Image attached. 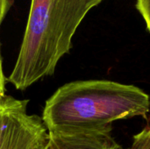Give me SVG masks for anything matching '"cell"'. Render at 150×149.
<instances>
[{
  "label": "cell",
  "instance_id": "cell-1",
  "mask_svg": "<svg viewBox=\"0 0 150 149\" xmlns=\"http://www.w3.org/2000/svg\"><path fill=\"white\" fill-rule=\"evenodd\" d=\"M149 96L142 89L108 80L76 81L60 87L46 102L42 121L48 133L112 130L114 121L146 117Z\"/></svg>",
  "mask_w": 150,
  "mask_h": 149
},
{
  "label": "cell",
  "instance_id": "cell-2",
  "mask_svg": "<svg viewBox=\"0 0 150 149\" xmlns=\"http://www.w3.org/2000/svg\"><path fill=\"white\" fill-rule=\"evenodd\" d=\"M105 0H31L24 38L7 81L24 90L52 76L88 12Z\"/></svg>",
  "mask_w": 150,
  "mask_h": 149
},
{
  "label": "cell",
  "instance_id": "cell-3",
  "mask_svg": "<svg viewBox=\"0 0 150 149\" xmlns=\"http://www.w3.org/2000/svg\"><path fill=\"white\" fill-rule=\"evenodd\" d=\"M28 100L11 96L0 102V149H40L48 133L38 115L27 112Z\"/></svg>",
  "mask_w": 150,
  "mask_h": 149
},
{
  "label": "cell",
  "instance_id": "cell-4",
  "mask_svg": "<svg viewBox=\"0 0 150 149\" xmlns=\"http://www.w3.org/2000/svg\"><path fill=\"white\" fill-rule=\"evenodd\" d=\"M48 149H123L112 136V131L74 134H48Z\"/></svg>",
  "mask_w": 150,
  "mask_h": 149
},
{
  "label": "cell",
  "instance_id": "cell-5",
  "mask_svg": "<svg viewBox=\"0 0 150 149\" xmlns=\"http://www.w3.org/2000/svg\"><path fill=\"white\" fill-rule=\"evenodd\" d=\"M126 149H150V126L134 135L132 145Z\"/></svg>",
  "mask_w": 150,
  "mask_h": 149
},
{
  "label": "cell",
  "instance_id": "cell-6",
  "mask_svg": "<svg viewBox=\"0 0 150 149\" xmlns=\"http://www.w3.org/2000/svg\"><path fill=\"white\" fill-rule=\"evenodd\" d=\"M135 7L146 23L147 29L150 32V0H135Z\"/></svg>",
  "mask_w": 150,
  "mask_h": 149
},
{
  "label": "cell",
  "instance_id": "cell-7",
  "mask_svg": "<svg viewBox=\"0 0 150 149\" xmlns=\"http://www.w3.org/2000/svg\"><path fill=\"white\" fill-rule=\"evenodd\" d=\"M13 0H0V25L4 19L10 7L11 6Z\"/></svg>",
  "mask_w": 150,
  "mask_h": 149
},
{
  "label": "cell",
  "instance_id": "cell-8",
  "mask_svg": "<svg viewBox=\"0 0 150 149\" xmlns=\"http://www.w3.org/2000/svg\"><path fill=\"white\" fill-rule=\"evenodd\" d=\"M5 76L3 72V66H2V57H1V51H0V102L5 97Z\"/></svg>",
  "mask_w": 150,
  "mask_h": 149
},
{
  "label": "cell",
  "instance_id": "cell-9",
  "mask_svg": "<svg viewBox=\"0 0 150 149\" xmlns=\"http://www.w3.org/2000/svg\"><path fill=\"white\" fill-rule=\"evenodd\" d=\"M40 149H48V147H47V145H46L45 147H43L42 148H40Z\"/></svg>",
  "mask_w": 150,
  "mask_h": 149
}]
</instances>
